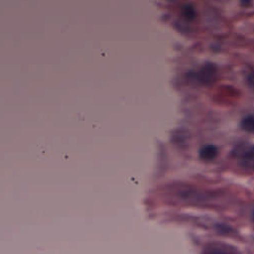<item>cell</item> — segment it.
Returning a JSON list of instances; mask_svg holds the SVG:
<instances>
[{
  "label": "cell",
  "mask_w": 254,
  "mask_h": 254,
  "mask_svg": "<svg viewBox=\"0 0 254 254\" xmlns=\"http://www.w3.org/2000/svg\"><path fill=\"white\" fill-rule=\"evenodd\" d=\"M238 166L247 173L254 172V146H244L238 148L236 152Z\"/></svg>",
  "instance_id": "6da1fadb"
},
{
  "label": "cell",
  "mask_w": 254,
  "mask_h": 254,
  "mask_svg": "<svg viewBox=\"0 0 254 254\" xmlns=\"http://www.w3.org/2000/svg\"><path fill=\"white\" fill-rule=\"evenodd\" d=\"M246 84L254 91V71H251L246 76Z\"/></svg>",
  "instance_id": "52a82bcc"
},
{
  "label": "cell",
  "mask_w": 254,
  "mask_h": 254,
  "mask_svg": "<svg viewBox=\"0 0 254 254\" xmlns=\"http://www.w3.org/2000/svg\"><path fill=\"white\" fill-rule=\"evenodd\" d=\"M196 80L201 84H210L217 77V68L212 63H205L197 72L192 73Z\"/></svg>",
  "instance_id": "7a4b0ae2"
},
{
  "label": "cell",
  "mask_w": 254,
  "mask_h": 254,
  "mask_svg": "<svg viewBox=\"0 0 254 254\" xmlns=\"http://www.w3.org/2000/svg\"><path fill=\"white\" fill-rule=\"evenodd\" d=\"M199 158L202 161H212L216 158L217 154H218V149L216 146L208 144V145H204L200 148L199 150Z\"/></svg>",
  "instance_id": "277c9868"
},
{
  "label": "cell",
  "mask_w": 254,
  "mask_h": 254,
  "mask_svg": "<svg viewBox=\"0 0 254 254\" xmlns=\"http://www.w3.org/2000/svg\"><path fill=\"white\" fill-rule=\"evenodd\" d=\"M201 254H238L230 246L224 244H212L207 246Z\"/></svg>",
  "instance_id": "3957f363"
},
{
  "label": "cell",
  "mask_w": 254,
  "mask_h": 254,
  "mask_svg": "<svg viewBox=\"0 0 254 254\" xmlns=\"http://www.w3.org/2000/svg\"><path fill=\"white\" fill-rule=\"evenodd\" d=\"M182 15L187 20H193L196 17V11L190 4H187L182 9Z\"/></svg>",
  "instance_id": "8992f818"
},
{
  "label": "cell",
  "mask_w": 254,
  "mask_h": 254,
  "mask_svg": "<svg viewBox=\"0 0 254 254\" xmlns=\"http://www.w3.org/2000/svg\"><path fill=\"white\" fill-rule=\"evenodd\" d=\"M252 218H253V221H254V211H253V213H252Z\"/></svg>",
  "instance_id": "9c48e42d"
},
{
  "label": "cell",
  "mask_w": 254,
  "mask_h": 254,
  "mask_svg": "<svg viewBox=\"0 0 254 254\" xmlns=\"http://www.w3.org/2000/svg\"><path fill=\"white\" fill-rule=\"evenodd\" d=\"M242 6H249L251 4V0H241Z\"/></svg>",
  "instance_id": "ba28073f"
},
{
  "label": "cell",
  "mask_w": 254,
  "mask_h": 254,
  "mask_svg": "<svg viewBox=\"0 0 254 254\" xmlns=\"http://www.w3.org/2000/svg\"><path fill=\"white\" fill-rule=\"evenodd\" d=\"M241 128L246 132L254 134V116L248 115L241 120Z\"/></svg>",
  "instance_id": "5b68a950"
}]
</instances>
